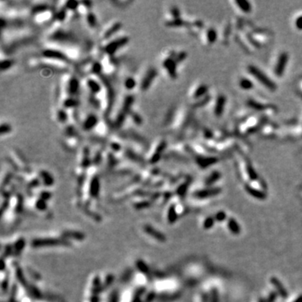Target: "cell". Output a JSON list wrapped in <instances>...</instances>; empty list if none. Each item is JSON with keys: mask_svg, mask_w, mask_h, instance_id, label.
I'll return each mask as SVG.
<instances>
[{"mask_svg": "<svg viewBox=\"0 0 302 302\" xmlns=\"http://www.w3.org/2000/svg\"><path fill=\"white\" fill-rule=\"evenodd\" d=\"M189 97L192 102L197 106L206 104L211 100L208 87L202 82L196 83L190 91Z\"/></svg>", "mask_w": 302, "mask_h": 302, "instance_id": "1", "label": "cell"}, {"mask_svg": "<svg viewBox=\"0 0 302 302\" xmlns=\"http://www.w3.org/2000/svg\"><path fill=\"white\" fill-rule=\"evenodd\" d=\"M216 218H218V220H221V219H223V218H225V214L223 213V212H219L218 215H217V217Z\"/></svg>", "mask_w": 302, "mask_h": 302, "instance_id": "35", "label": "cell"}, {"mask_svg": "<svg viewBox=\"0 0 302 302\" xmlns=\"http://www.w3.org/2000/svg\"><path fill=\"white\" fill-rule=\"evenodd\" d=\"M294 28L298 31H302V12H299L294 15L292 20Z\"/></svg>", "mask_w": 302, "mask_h": 302, "instance_id": "21", "label": "cell"}, {"mask_svg": "<svg viewBox=\"0 0 302 302\" xmlns=\"http://www.w3.org/2000/svg\"><path fill=\"white\" fill-rule=\"evenodd\" d=\"M237 85L240 89L243 91H250L254 87V82H252L249 77H246V76L240 77L237 82Z\"/></svg>", "mask_w": 302, "mask_h": 302, "instance_id": "19", "label": "cell"}, {"mask_svg": "<svg viewBox=\"0 0 302 302\" xmlns=\"http://www.w3.org/2000/svg\"><path fill=\"white\" fill-rule=\"evenodd\" d=\"M165 147H166V142L163 140V139L160 140L156 144L152 154L150 155V157L149 159V162H150V164H156V162L160 160V156H162V154L164 152Z\"/></svg>", "mask_w": 302, "mask_h": 302, "instance_id": "10", "label": "cell"}, {"mask_svg": "<svg viewBox=\"0 0 302 302\" xmlns=\"http://www.w3.org/2000/svg\"><path fill=\"white\" fill-rule=\"evenodd\" d=\"M12 131V127L10 126V124H4L3 123L2 125H1V134L2 135H4L5 133H10Z\"/></svg>", "mask_w": 302, "mask_h": 302, "instance_id": "31", "label": "cell"}, {"mask_svg": "<svg viewBox=\"0 0 302 302\" xmlns=\"http://www.w3.org/2000/svg\"><path fill=\"white\" fill-rule=\"evenodd\" d=\"M86 20H87V23L88 24V25L90 26L91 28H96L97 25V21L96 15L92 12L89 11L88 14H86Z\"/></svg>", "mask_w": 302, "mask_h": 302, "instance_id": "22", "label": "cell"}, {"mask_svg": "<svg viewBox=\"0 0 302 302\" xmlns=\"http://www.w3.org/2000/svg\"><path fill=\"white\" fill-rule=\"evenodd\" d=\"M122 24L120 22H114L112 25L108 26L106 29H105L102 35V40H109L111 37L113 36V34H115V33L119 31V29H121Z\"/></svg>", "mask_w": 302, "mask_h": 302, "instance_id": "14", "label": "cell"}, {"mask_svg": "<svg viewBox=\"0 0 302 302\" xmlns=\"http://www.w3.org/2000/svg\"><path fill=\"white\" fill-rule=\"evenodd\" d=\"M110 148H111V150H113V152H115V153L119 152V151H121V150H122L121 144H120V143H119V142H118V141L113 142V143L110 144Z\"/></svg>", "mask_w": 302, "mask_h": 302, "instance_id": "32", "label": "cell"}, {"mask_svg": "<svg viewBox=\"0 0 302 302\" xmlns=\"http://www.w3.org/2000/svg\"><path fill=\"white\" fill-rule=\"evenodd\" d=\"M86 84H87V87H88L91 94L93 96L97 95L102 92V86L101 84V82H99L98 80L96 79L95 77H88V79L86 80Z\"/></svg>", "mask_w": 302, "mask_h": 302, "instance_id": "12", "label": "cell"}, {"mask_svg": "<svg viewBox=\"0 0 302 302\" xmlns=\"http://www.w3.org/2000/svg\"><path fill=\"white\" fill-rule=\"evenodd\" d=\"M247 71L249 72V75L253 78L257 80V82L259 84L263 85L268 91L274 92L277 89L276 84L268 76H266L265 74L259 68L256 66V65H249L247 66Z\"/></svg>", "mask_w": 302, "mask_h": 302, "instance_id": "2", "label": "cell"}, {"mask_svg": "<svg viewBox=\"0 0 302 302\" xmlns=\"http://www.w3.org/2000/svg\"><path fill=\"white\" fill-rule=\"evenodd\" d=\"M262 120V117L250 115L243 121L241 122L239 127H238V130H239L240 133L244 135L254 133L263 126Z\"/></svg>", "mask_w": 302, "mask_h": 302, "instance_id": "3", "label": "cell"}, {"mask_svg": "<svg viewBox=\"0 0 302 302\" xmlns=\"http://www.w3.org/2000/svg\"><path fill=\"white\" fill-rule=\"evenodd\" d=\"M219 192L218 189H208V190H202V191H199L196 193V195L199 196V197H206V196H209L214 195L216 193Z\"/></svg>", "mask_w": 302, "mask_h": 302, "instance_id": "26", "label": "cell"}, {"mask_svg": "<svg viewBox=\"0 0 302 302\" xmlns=\"http://www.w3.org/2000/svg\"><path fill=\"white\" fill-rule=\"evenodd\" d=\"M128 115H130V118L132 119V120H133V122L134 123V124H137V125L141 124H142V118L140 117V115H139L138 113H135V112H133V111H131Z\"/></svg>", "mask_w": 302, "mask_h": 302, "instance_id": "27", "label": "cell"}, {"mask_svg": "<svg viewBox=\"0 0 302 302\" xmlns=\"http://www.w3.org/2000/svg\"><path fill=\"white\" fill-rule=\"evenodd\" d=\"M196 163L200 167H207L211 165L216 164L218 162V159L216 157H213L212 156H198L196 158Z\"/></svg>", "mask_w": 302, "mask_h": 302, "instance_id": "16", "label": "cell"}, {"mask_svg": "<svg viewBox=\"0 0 302 302\" xmlns=\"http://www.w3.org/2000/svg\"><path fill=\"white\" fill-rule=\"evenodd\" d=\"M157 71L154 68H150L146 74L144 75V76L142 79V82L140 83V89L143 91H147L150 88V85L152 84L153 80L156 79V77L157 76Z\"/></svg>", "mask_w": 302, "mask_h": 302, "instance_id": "11", "label": "cell"}, {"mask_svg": "<svg viewBox=\"0 0 302 302\" xmlns=\"http://www.w3.org/2000/svg\"><path fill=\"white\" fill-rule=\"evenodd\" d=\"M220 177V174L218 172V171H214L212 172L209 177H207V179L206 180V183L207 185H212L214 181H216L218 180V178Z\"/></svg>", "mask_w": 302, "mask_h": 302, "instance_id": "28", "label": "cell"}, {"mask_svg": "<svg viewBox=\"0 0 302 302\" xmlns=\"http://www.w3.org/2000/svg\"><path fill=\"white\" fill-rule=\"evenodd\" d=\"M128 42V38L127 36H121L116 38L113 40H108V43H107L103 47V51L107 56H113L116 51L123 45H126Z\"/></svg>", "mask_w": 302, "mask_h": 302, "instance_id": "6", "label": "cell"}, {"mask_svg": "<svg viewBox=\"0 0 302 302\" xmlns=\"http://www.w3.org/2000/svg\"><path fill=\"white\" fill-rule=\"evenodd\" d=\"M228 225L229 228H230V230H231L232 232L234 233H237L239 232V227L237 225V223H236V221H234L233 219H229L228 221Z\"/></svg>", "mask_w": 302, "mask_h": 302, "instance_id": "30", "label": "cell"}, {"mask_svg": "<svg viewBox=\"0 0 302 302\" xmlns=\"http://www.w3.org/2000/svg\"><path fill=\"white\" fill-rule=\"evenodd\" d=\"M227 98L224 95H218L216 98H215L213 104H212V113L213 115L217 118H220L221 116L223 115L224 109H225V106H226Z\"/></svg>", "mask_w": 302, "mask_h": 302, "instance_id": "8", "label": "cell"}, {"mask_svg": "<svg viewBox=\"0 0 302 302\" xmlns=\"http://www.w3.org/2000/svg\"><path fill=\"white\" fill-rule=\"evenodd\" d=\"M13 64H14V62H13L12 60H2V61H1V69H2V71H6V70H9V68L13 65Z\"/></svg>", "mask_w": 302, "mask_h": 302, "instance_id": "29", "label": "cell"}, {"mask_svg": "<svg viewBox=\"0 0 302 302\" xmlns=\"http://www.w3.org/2000/svg\"><path fill=\"white\" fill-rule=\"evenodd\" d=\"M175 53H176V51L169 50L167 51V54L162 61V66L164 68L165 71H166L167 75L171 79H175L177 76L178 63L175 58Z\"/></svg>", "mask_w": 302, "mask_h": 302, "instance_id": "5", "label": "cell"}, {"mask_svg": "<svg viewBox=\"0 0 302 302\" xmlns=\"http://www.w3.org/2000/svg\"><path fill=\"white\" fill-rule=\"evenodd\" d=\"M298 89H299L300 93L302 95V76L301 78L300 79L299 82H298Z\"/></svg>", "mask_w": 302, "mask_h": 302, "instance_id": "33", "label": "cell"}, {"mask_svg": "<svg viewBox=\"0 0 302 302\" xmlns=\"http://www.w3.org/2000/svg\"><path fill=\"white\" fill-rule=\"evenodd\" d=\"M80 83L76 76H71L65 84V90L67 92V97H74L78 93Z\"/></svg>", "mask_w": 302, "mask_h": 302, "instance_id": "9", "label": "cell"}, {"mask_svg": "<svg viewBox=\"0 0 302 302\" xmlns=\"http://www.w3.org/2000/svg\"><path fill=\"white\" fill-rule=\"evenodd\" d=\"M54 16L53 12L51 11L50 9H46V10H44L42 12H40V13H37L34 15V21L38 24H44V23H46L48 20H51L52 17Z\"/></svg>", "mask_w": 302, "mask_h": 302, "instance_id": "17", "label": "cell"}, {"mask_svg": "<svg viewBox=\"0 0 302 302\" xmlns=\"http://www.w3.org/2000/svg\"><path fill=\"white\" fill-rule=\"evenodd\" d=\"M98 117L95 113H89L82 123V129L85 131H90L98 125Z\"/></svg>", "mask_w": 302, "mask_h": 302, "instance_id": "13", "label": "cell"}, {"mask_svg": "<svg viewBox=\"0 0 302 302\" xmlns=\"http://www.w3.org/2000/svg\"><path fill=\"white\" fill-rule=\"evenodd\" d=\"M78 106V101L74 97H66L62 102V107L65 109L67 108H75Z\"/></svg>", "mask_w": 302, "mask_h": 302, "instance_id": "20", "label": "cell"}, {"mask_svg": "<svg viewBox=\"0 0 302 302\" xmlns=\"http://www.w3.org/2000/svg\"><path fill=\"white\" fill-rule=\"evenodd\" d=\"M136 87V81L133 76H128L124 81V88L126 90L132 91Z\"/></svg>", "mask_w": 302, "mask_h": 302, "instance_id": "25", "label": "cell"}, {"mask_svg": "<svg viewBox=\"0 0 302 302\" xmlns=\"http://www.w3.org/2000/svg\"><path fill=\"white\" fill-rule=\"evenodd\" d=\"M212 224V220L211 219V218H207L206 220V223H205V226L207 228V227H211V225Z\"/></svg>", "mask_w": 302, "mask_h": 302, "instance_id": "34", "label": "cell"}, {"mask_svg": "<svg viewBox=\"0 0 302 302\" xmlns=\"http://www.w3.org/2000/svg\"><path fill=\"white\" fill-rule=\"evenodd\" d=\"M201 40L205 45H213L218 38V34L216 29L209 26L204 28V29L201 33Z\"/></svg>", "mask_w": 302, "mask_h": 302, "instance_id": "7", "label": "cell"}, {"mask_svg": "<svg viewBox=\"0 0 302 302\" xmlns=\"http://www.w3.org/2000/svg\"><path fill=\"white\" fill-rule=\"evenodd\" d=\"M232 3L236 6V9L243 14H249L252 11V5L248 1H233Z\"/></svg>", "mask_w": 302, "mask_h": 302, "instance_id": "18", "label": "cell"}, {"mask_svg": "<svg viewBox=\"0 0 302 302\" xmlns=\"http://www.w3.org/2000/svg\"><path fill=\"white\" fill-rule=\"evenodd\" d=\"M230 31H231V26L229 24L225 25V26L223 27L222 29V36H221V42H223V44H226L228 40L229 34H230Z\"/></svg>", "mask_w": 302, "mask_h": 302, "instance_id": "23", "label": "cell"}, {"mask_svg": "<svg viewBox=\"0 0 302 302\" xmlns=\"http://www.w3.org/2000/svg\"><path fill=\"white\" fill-rule=\"evenodd\" d=\"M56 119L57 120H58V122L61 123V124H65V123H66V121H67L68 119V115L65 108H61V109H59V110L57 111Z\"/></svg>", "mask_w": 302, "mask_h": 302, "instance_id": "24", "label": "cell"}, {"mask_svg": "<svg viewBox=\"0 0 302 302\" xmlns=\"http://www.w3.org/2000/svg\"><path fill=\"white\" fill-rule=\"evenodd\" d=\"M278 127L273 123H266L261 127V133L263 136L270 138L271 136L275 135Z\"/></svg>", "mask_w": 302, "mask_h": 302, "instance_id": "15", "label": "cell"}, {"mask_svg": "<svg viewBox=\"0 0 302 302\" xmlns=\"http://www.w3.org/2000/svg\"><path fill=\"white\" fill-rule=\"evenodd\" d=\"M289 56L288 52H286L285 51H280L278 53L276 57L274 58V61H273V67H272V71L273 73L276 77L280 78L284 76L285 69L288 64Z\"/></svg>", "mask_w": 302, "mask_h": 302, "instance_id": "4", "label": "cell"}]
</instances>
